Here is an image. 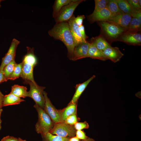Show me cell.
Masks as SVG:
<instances>
[{"label":"cell","mask_w":141,"mask_h":141,"mask_svg":"<svg viewBox=\"0 0 141 141\" xmlns=\"http://www.w3.org/2000/svg\"><path fill=\"white\" fill-rule=\"evenodd\" d=\"M90 43L86 41L75 47L71 60L75 61L87 57L89 48Z\"/></svg>","instance_id":"obj_14"},{"label":"cell","mask_w":141,"mask_h":141,"mask_svg":"<svg viewBox=\"0 0 141 141\" xmlns=\"http://www.w3.org/2000/svg\"><path fill=\"white\" fill-rule=\"evenodd\" d=\"M25 101L24 100L10 92L9 94L4 96L3 107L19 104Z\"/></svg>","instance_id":"obj_18"},{"label":"cell","mask_w":141,"mask_h":141,"mask_svg":"<svg viewBox=\"0 0 141 141\" xmlns=\"http://www.w3.org/2000/svg\"><path fill=\"white\" fill-rule=\"evenodd\" d=\"M2 111H3V110L2 109H0V122H2V120L1 119V113Z\"/></svg>","instance_id":"obj_42"},{"label":"cell","mask_w":141,"mask_h":141,"mask_svg":"<svg viewBox=\"0 0 141 141\" xmlns=\"http://www.w3.org/2000/svg\"><path fill=\"white\" fill-rule=\"evenodd\" d=\"M109 0H95V6L94 10L99 11L106 8Z\"/></svg>","instance_id":"obj_29"},{"label":"cell","mask_w":141,"mask_h":141,"mask_svg":"<svg viewBox=\"0 0 141 141\" xmlns=\"http://www.w3.org/2000/svg\"><path fill=\"white\" fill-rule=\"evenodd\" d=\"M34 107L38 114V120L35 126L36 131L41 135L50 132L55 123L44 109L36 104Z\"/></svg>","instance_id":"obj_3"},{"label":"cell","mask_w":141,"mask_h":141,"mask_svg":"<svg viewBox=\"0 0 141 141\" xmlns=\"http://www.w3.org/2000/svg\"><path fill=\"white\" fill-rule=\"evenodd\" d=\"M25 83H27L30 86V90L28 91V97L32 98L35 103L41 108L44 109L45 99L43 95L45 87L38 85L37 83H34L31 81L24 80Z\"/></svg>","instance_id":"obj_5"},{"label":"cell","mask_w":141,"mask_h":141,"mask_svg":"<svg viewBox=\"0 0 141 141\" xmlns=\"http://www.w3.org/2000/svg\"><path fill=\"white\" fill-rule=\"evenodd\" d=\"M68 141H69V140H68Z\"/></svg>","instance_id":"obj_46"},{"label":"cell","mask_w":141,"mask_h":141,"mask_svg":"<svg viewBox=\"0 0 141 141\" xmlns=\"http://www.w3.org/2000/svg\"><path fill=\"white\" fill-rule=\"evenodd\" d=\"M103 51L107 60H110L114 63L120 61L124 55L117 47H113L110 46Z\"/></svg>","instance_id":"obj_15"},{"label":"cell","mask_w":141,"mask_h":141,"mask_svg":"<svg viewBox=\"0 0 141 141\" xmlns=\"http://www.w3.org/2000/svg\"><path fill=\"white\" fill-rule=\"evenodd\" d=\"M115 15L105 8L98 11L94 10L92 13L87 16V18L90 22L92 23L95 21H106Z\"/></svg>","instance_id":"obj_11"},{"label":"cell","mask_w":141,"mask_h":141,"mask_svg":"<svg viewBox=\"0 0 141 141\" xmlns=\"http://www.w3.org/2000/svg\"><path fill=\"white\" fill-rule=\"evenodd\" d=\"M96 76L93 75L88 80L81 83L76 85L75 86L76 91L71 100L68 104H77L78 100L80 96L85 89L89 83Z\"/></svg>","instance_id":"obj_16"},{"label":"cell","mask_w":141,"mask_h":141,"mask_svg":"<svg viewBox=\"0 0 141 141\" xmlns=\"http://www.w3.org/2000/svg\"><path fill=\"white\" fill-rule=\"evenodd\" d=\"M73 0H56L53 7L52 16L54 18L64 6L67 5L73 1Z\"/></svg>","instance_id":"obj_23"},{"label":"cell","mask_w":141,"mask_h":141,"mask_svg":"<svg viewBox=\"0 0 141 141\" xmlns=\"http://www.w3.org/2000/svg\"><path fill=\"white\" fill-rule=\"evenodd\" d=\"M98 22L103 35L110 41H117L126 31V29L108 21Z\"/></svg>","instance_id":"obj_4"},{"label":"cell","mask_w":141,"mask_h":141,"mask_svg":"<svg viewBox=\"0 0 141 141\" xmlns=\"http://www.w3.org/2000/svg\"><path fill=\"white\" fill-rule=\"evenodd\" d=\"M76 130H82L84 129H88L89 126L88 123L86 121L83 122H77L74 125Z\"/></svg>","instance_id":"obj_32"},{"label":"cell","mask_w":141,"mask_h":141,"mask_svg":"<svg viewBox=\"0 0 141 141\" xmlns=\"http://www.w3.org/2000/svg\"><path fill=\"white\" fill-rule=\"evenodd\" d=\"M80 140L77 138L75 136L70 138L69 139V141H80Z\"/></svg>","instance_id":"obj_40"},{"label":"cell","mask_w":141,"mask_h":141,"mask_svg":"<svg viewBox=\"0 0 141 141\" xmlns=\"http://www.w3.org/2000/svg\"><path fill=\"white\" fill-rule=\"evenodd\" d=\"M141 21L138 19L132 18L125 32H138L141 30Z\"/></svg>","instance_id":"obj_22"},{"label":"cell","mask_w":141,"mask_h":141,"mask_svg":"<svg viewBox=\"0 0 141 141\" xmlns=\"http://www.w3.org/2000/svg\"><path fill=\"white\" fill-rule=\"evenodd\" d=\"M75 16L73 15L68 22L73 38L75 46L87 41L84 39L81 34L79 26L75 22Z\"/></svg>","instance_id":"obj_10"},{"label":"cell","mask_w":141,"mask_h":141,"mask_svg":"<svg viewBox=\"0 0 141 141\" xmlns=\"http://www.w3.org/2000/svg\"><path fill=\"white\" fill-rule=\"evenodd\" d=\"M106 8L114 15L123 12L119 7L116 0H109Z\"/></svg>","instance_id":"obj_27"},{"label":"cell","mask_w":141,"mask_h":141,"mask_svg":"<svg viewBox=\"0 0 141 141\" xmlns=\"http://www.w3.org/2000/svg\"><path fill=\"white\" fill-rule=\"evenodd\" d=\"M22 68V62L16 64L14 70L9 78V80H14L21 77Z\"/></svg>","instance_id":"obj_28"},{"label":"cell","mask_w":141,"mask_h":141,"mask_svg":"<svg viewBox=\"0 0 141 141\" xmlns=\"http://www.w3.org/2000/svg\"><path fill=\"white\" fill-rule=\"evenodd\" d=\"M79 119L77 116V114L72 115L67 118L64 121V122L68 125L74 126L78 122Z\"/></svg>","instance_id":"obj_30"},{"label":"cell","mask_w":141,"mask_h":141,"mask_svg":"<svg viewBox=\"0 0 141 141\" xmlns=\"http://www.w3.org/2000/svg\"><path fill=\"white\" fill-rule=\"evenodd\" d=\"M138 2L139 5L141 6V0H138Z\"/></svg>","instance_id":"obj_44"},{"label":"cell","mask_w":141,"mask_h":141,"mask_svg":"<svg viewBox=\"0 0 141 141\" xmlns=\"http://www.w3.org/2000/svg\"><path fill=\"white\" fill-rule=\"evenodd\" d=\"M80 141H95V140L93 139L88 137L86 139L84 140H81Z\"/></svg>","instance_id":"obj_41"},{"label":"cell","mask_w":141,"mask_h":141,"mask_svg":"<svg viewBox=\"0 0 141 141\" xmlns=\"http://www.w3.org/2000/svg\"><path fill=\"white\" fill-rule=\"evenodd\" d=\"M127 1L132 9L135 11L141 10V6L139 4L138 0H128Z\"/></svg>","instance_id":"obj_31"},{"label":"cell","mask_w":141,"mask_h":141,"mask_svg":"<svg viewBox=\"0 0 141 141\" xmlns=\"http://www.w3.org/2000/svg\"><path fill=\"white\" fill-rule=\"evenodd\" d=\"M91 41V43L93 44L98 49L102 51L111 46L102 35L92 38Z\"/></svg>","instance_id":"obj_19"},{"label":"cell","mask_w":141,"mask_h":141,"mask_svg":"<svg viewBox=\"0 0 141 141\" xmlns=\"http://www.w3.org/2000/svg\"><path fill=\"white\" fill-rule=\"evenodd\" d=\"M45 99L44 110L55 124L64 122L62 117V109H57L52 103L48 97L47 93L45 91L43 92Z\"/></svg>","instance_id":"obj_8"},{"label":"cell","mask_w":141,"mask_h":141,"mask_svg":"<svg viewBox=\"0 0 141 141\" xmlns=\"http://www.w3.org/2000/svg\"><path fill=\"white\" fill-rule=\"evenodd\" d=\"M48 33L54 39L60 40L63 42L67 48L68 57L71 60L75 46L68 22L56 23L49 30Z\"/></svg>","instance_id":"obj_1"},{"label":"cell","mask_w":141,"mask_h":141,"mask_svg":"<svg viewBox=\"0 0 141 141\" xmlns=\"http://www.w3.org/2000/svg\"><path fill=\"white\" fill-rule=\"evenodd\" d=\"M87 57L104 61L107 60L104 56L103 51L98 49L91 43H90L89 48Z\"/></svg>","instance_id":"obj_17"},{"label":"cell","mask_w":141,"mask_h":141,"mask_svg":"<svg viewBox=\"0 0 141 141\" xmlns=\"http://www.w3.org/2000/svg\"><path fill=\"white\" fill-rule=\"evenodd\" d=\"M5 81L3 70L0 71V83Z\"/></svg>","instance_id":"obj_39"},{"label":"cell","mask_w":141,"mask_h":141,"mask_svg":"<svg viewBox=\"0 0 141 141\" xmlns=\"http://www.w3.org/2000/svg\"><path fill=\"white\" fill-rule=\"evenodd\" d=\"M119 9L125 13L130 14L132 8L126 0H116Z\"/></svg>","instance_id":"obj_26"},{"label":"cell","mask_w":141,"mask_h":141,"mask_svg":"<svg viewBox=\"0 0 141 141\" xmlns=\"http://www.w3.org/2000/svg\"><path fill=\"white\" fill-rule=\"evenodd\" d=\"M83 0H73L69 4L63 7L54 18L56 23L68 22L73 15V12L78 5Z\"/></svg>","instance_id":"obj_6"},{"label":"cell","mask_w":141,"mask_h":141,"mask_svg":"<svg viewBox=\"0 0 141 141\" xmlns=\"http://www.w3.org/2000/svg\"><path fill=\"white\" fill-rule=\"evenodd\" d=\"M77 104H68L66 107L62 109V117L63 120L68 116L73 115L77 114Z\"/></svg>","instance_id":"obj_21"},{"label":"cell","mask_w":141,"mask_h":141,"mask_svg":"<svg viewBox=\"0 0 141 141\" xmlns=\"http://www.w3.org/2000/svg\"><path fill=\"white\" fill-rule=\"evenodd\" d=\"M20 43V41L15 39H13L7 52L2 58L0 66V71L3 70L7 65L15 60L16 48Z\"/></svg>","instance_id":"obj_9"},{"label":"cell","mask_w":141,"mask_h":141,"mask_svg":"<svg viewBox=\"0 0 141 141\" xmlns=\"http://www.w3.org/2000/svg\"><path fill=\"white\" fill-rule=\"evenodd\" d=\"M117 41L130 45H140L141 44V35L138 32H125L119 37Z\"/></svg>","instance_id":"obj_12"},{"label":"cell","mask_w":141,"mask_h":141,"mask_svg":"<svg viewBox=\"0 0 141 141\" xmlns=\"http://www.w3.org/2000/svg\"><path fill=\"white\" fill-rule=\"evenodd\" d=\"M75 136L80 140H84L88 137L85 133L82 130H77Z\"/></svg>","instance_id":"obj_33"},{"label":"cell","mask_w":141,"mask_h":141,"mask_svg":"<svg viewBox=\"0 0 141 141\" xmlns=\"http://www.w3.org/2000/svg\"><path fill=\"white\" fill-rule=\"evenodd\" d=\"M19 141H27L26 140H23V139H21V138H19Z\"/></svg>","instance_id":"obj_43"},{"label":"cell","mask_w":141,"mask_h":141,"mask_svg":"<svg viewBox=\"0 0 141 141\" xmlns=\"http://www.w3.org/2000/svg\"><path fill=\"white\" fill-rule=\"evenodd\" d=\"M16 63L15 60H13L4 68L3 70L5 81L9 80V78L13 72Z\"/></svg>","instance_id":"obj_24"},{"label":"cell","mask_w":141,"mask_h":141,"mask_svg":"<svg viewBox=\"0 0 141 141\" xmlns=\"http://www.w3.org/2000/svg\"><path fill=\"white\" fill-rule=\"evenodd\" d=\"M85 18V17L84 15H78L75 17V22L79 26H80L83 25V20Z\"/></svg>","instance_id":"obj_35"},{"label":"cell","mask_w":141,"mask_h":141,"mask_svg":"<svg viewBox=\"0 0 141 141\" xmlns=\"http://www.w3.org/2000/svg\"><path fill=\"white\" fill-rule=\"evenodd\" d=\"M27 52L24 56L22 63V68L21 77L24 80L31 81L36 84L33 75L34 67L37 63V58L34 54L33 48L27 47Z\"/></svg>","instance_id":"obj_2"},{"label":"cell","mask_w":141,"mask_h":141,"mask_svg":"<svg viewBox=\"0 0 141 141\" xmlns=\"http://www.w3.org/2000/svg\"><path fill=\"white\" fill-rule=\"evenodd\" d=\"M1 123L2 122H0V130L1 129Z\"/></svg>","instance_id":"obj_45"},{"label":"cell","mask_w":141,"mask_h":141,"mask_svg":"<svg viewBox=\"0 0 141 141\" xmlns=\"http://www.w3.org/2000/svg\"><path fill=\"white\" fill-rule=\"evenodd\" d=\"M4 95L0 90V109L3 107V99Z\"/></svg>","instance_id":"obj_38"},{"label":"cell","mask_w":141,"mask_h":141,"mask_svg":"<svg viewBox=\"0 0 141 141\" xmlns=\"http://www.w3.org/2000/svg\"><path fill=\"white\" fill-rule=\"evenodd\" d=\"M132 18L130 14L123 12L115 15L106 21L115 24L126 29Z\"/></svg>","instance_id":"obj_13"},{"label":"cell","mask_w":141,"mask_h":141,"mask_svg":"<svg viewBox=\"0 0 141 141\" xmlns=\"http://www.w3.org/2000/svg\"><path fill=\"white\" fill-rule=\"evenodd\" d=\"M79 28L81 34L84 39L86 40V39L88 38L87 36L85 34L84 27V25H82L79 26Z\"/></svg>","instance_id":"obj_37"},{"label":"cell","mask_w":141,"mask_h":141,"mask_svg":"<svg viewBox=\"0 0 141 141\" xmlns=\"http://www.w3.org/2000/svg\"><path fill=\"white\" fill-rule=\"evenodd\" d=\"M26 87L15 85L12 86L11 93L20 98L28 97V91Z\"/></svg>","instance_id":"obj_20"},{"label":"cell","mask_w":141,"mask_h":141,"mask_svg":"<svg viewBox=\"0 0 141 141\" xmlns=\"http://www.w3.org/2000/svg\"><path fill=\"white\" fill-rule=\"evenodd\" d=\"M76 131L74 126L64 122L55 124L50 133L62 137L70 138L75 136Z\"/></svg>","instance_id":"obj_7"},{"label":"cell","mask_w":141,"mask_h":141,"mask_svg":"<svg viewBox=\"0 0 141 141\" xmlns=\"http://www.w3.org/2000/svg\"><path fill=\"white\" fill-rule=\"evenodd\" d=\"M1 141H19V138H17L12 136H8L3 137Z\"/></svg>","instance_id":"obj_36"},{"label":"cell","mask_w":141,"mask_h":141,"mask_svg":"<svg viewBox=\"0 0 141 141\" xmlns=\"http://www.w3.org/2000/svg\"><path fill=\"white\" fill-rule=\"evenodd\" d=\"M131 15L132 18H137L141 21V10L135 11L132 9Z\"/></svg>","instance_id":"obj_34"},{"label":"cell","mask_w":141,"mask_h":141,"mask_svg":"<svg viewBox=\"0 0 141 141\" xmlns=\"http://www.w3.org/2000/svg\"><path fill=\"white\" fill-rule=\"evenodd\" d=\"M43 141H68L69 138L54 135L48 132L41 135Z\"/></svg>","instance_id":"obj_25"}]
</instances>
